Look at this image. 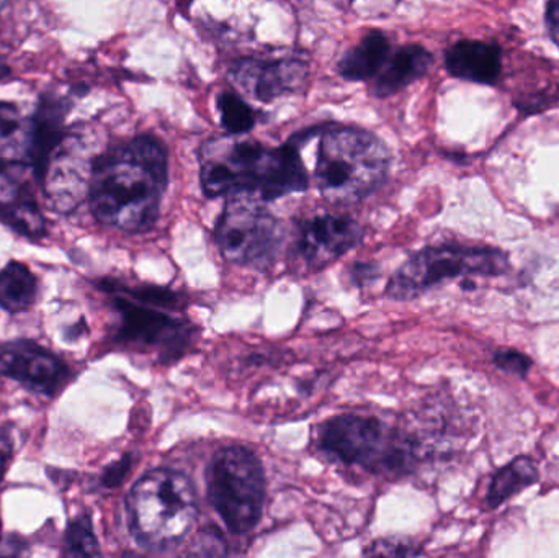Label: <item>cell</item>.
I'll use <instances>...</instances> for the list:
<instances>
[{
  "mask_svg": "<svg viewBox=\"0 0 559 558\" xmlns=\"http://www.w3.org/2000/svg\"><path fill=\"white\" fill-rule=\"evenodd\" d=\"M430 64L432 55L426 48L419 45L404 46L396 55L391 56L381 69L374 84V94L378 97L396 94L411 82L423 78L429 71Z\"/></svg>",
  "mask_w": 559,
  "mask_h": 558,
  "instance_id": "cell-16",
  "label": "cell"
},
{
  "mask_svg": "<svg viewBox=\"0 0 559 558\" xmlns=\"http://www.w3.org/2000/svg\"><path fill=\"white\" fill-rule=\"evenodd\" d=\"M509 271L511 261L501 249L460 245L429 246L394 272L388 282L386 295L393 300H414L452 278L469 275L499 277Z\"/></svg>",
  "mask_w": 559,
  "mask_h": 558,
  "instance_id": "cell-7",
  "label": "cell"
},
{
  "mask_svg": "<svg viewBox=\"0 0 559 558\" xmlns=\"http://www.w3.org/2000/svg\"><path fill=\"white\" fill-rule=\"evenodd\" d=\"M81 143L78 134H66L52 153L46 169L43 180L46 199L58 213H71L88 190Z\"/></svg>",
  "mask_w": 559,
  "mask_h": 558,
  "instance_id": "cell-12",
  "label": "cell"
},
{
  "mask_svg": "<svg viewBox=\"0 0 559 558\" xmlns=\"http://www.w3.org/2000/svg\"><path fill=\"white\" fill-rule=\"evenodd\" d=\"M131 467V459L123 458L117 464L111 465L105 471L104 477H102V484L107 488H115L123 482L124 475L128 474Z\"/></svg>",
  "mask_w": 559,
  "mask_h": 558,
  "instance_id": "cell-26",
  "label": "cell"
},
{
  "mask_svg": "<svg viewBox=\"0 0 559 558\" xmlns=\"http://www.w3.org/2000/svg\"><path fill=\"white\" fill-rule=\"evenodd\" d=\"M216 102H218L219 114H222L223 127L228 133H248L254 128V111L239 95L233 94V92H222Z\"/></svg>",
  "mask_w": 559,
  "mask_h": 558,
  "instance_id": "cell-22",
  "label": "cell"
},
{
  "mask_svg": "<svg viewBox=\"0 0 559 558\" xmlns=\"http://www.w3.org/2000/svg\"><path fill=\"white\" fill-rule=\"evenodd\" d=\"M0 223L33 241L45 238L48 233L45 216L29 197H16L0 203Z\"/></svg>",
  "mask_w": 559,
  "mask_h": 558,
  "instance_id": "cell-21",
  "label": "cell"
},
{
  "mask_svg": "<svg viewBox=\"0 0 559 558\" xmlns=\"http://www.w3.org/2000/svg\"><path fill=\"white\" fill-rule=\"evenodd\" d=\"M200 182L206 197L275 200L305 192L308 176L295 144L267 147L258 141H212L203 147Z\"/></svg>",
  "mask_w": 559,
  "mask_h": 558,
  "instance_id": "cell-2",
  "label": "cell"
},
{
  "mask_svg": "<svg viewBox=\"0 0 559 558\" xmlns=\"http://www.w3.org/2000/svg\"><path fill=\"white\" fill-rule=\"evenodd\" d=\"M361 239L364 229L348 216H312L299 223L293 254L308 271H321L357 248Z\"/></svg>",
  "mask_w": 559,
  "mask_h": 558,
  "instance_id": "cell-10",
  "label": "cell"
},
{
  "mask_svg": "<svg viewBox=\"0 0 559 558\" xmlns=\"http://www.w3.org/2000/svg\"><path fill=\"white\" fill-rule=\"evenodd\" d=\"M423 550L416 549L413 544L401 539H381L370 544L365 556H386V557H409L419 556Z\"/></svg>",
  "mask_w": 559,
  "mask_h": 558,
  "instance_id": "cell-25",
  "label": "cell"
},
{
  "mask_svg": "<svg viewBox=\"0 0 559 558\" xmlns=\"http://www.w3.org/2000/svg\"><path fill=\"white\" fill-rule=\"evenodd\" d=\"M71 110L66 98L45 94L39 97L38 107L32 120V143H29V167L36 180L43 183L49 159L66 136L64 120Z\"/></svg>",
  "mask_w": 559,
  "mask_h": 558,
  "instance_id": "cell-14",
  "label": "cell"
},
{
  "mask_svg": "<svg viewBox=\"0 0 559 558\" xmlns=\"http://www.w3.org/2000/svg\"><path fill=\"white\" fill-rule=\"evenodd\" d=\"M38 281L26 265L10 262L0 271V307L9 313H22L35 305Z\"/></svg>",
  "mask_w": 559,
  "mask_h": 558,
  "instance_id": "cell-20",
  "label": "cell"
},
{
  "mask_svg": "<svg viewBox=\"0 0 559 558\" xmlns=\"http://www.w3.org/2000/svg\"><path fill=\"white\" fill-rule=\"evenodd\" d=\"M209 500L233 534L246 536L264 513L265 472L261 459L241 446L216 452L206 471Z\"/></svg>",
  "mask_w": 559,
  "mask_h": 558,
  "instance_id": "cell-6",
  "label": "cell"
},
{
  "mask_svg": "<svg viewBox=\"0 0 559 558\" xmlns=\"http://www.w3.org/2000/svg\"><path fill=\"white\" fill-rule=\"evenodd\" d=\"M547 25L551 39L559 46V0H550L548 2Z\"/></svg>",
  "mask_w": 559,
  "mask_h": 558,
  "instance_id": "cell-27",
  "label": "cell"
},
{
  "mask_svg": "<svg viewBox=\"0 0 559 558\" xmlns=\"http://www.w3.org/2000/svg\"><path fill=\"white\" fill-rule=\"evenodd\" d=\"M128 524L144 549L167 550L189 537L199 518L195 485L182 472L154 468L127 498Z\"/></svg>",
  "mask_w": 559,
  "mask_h": 558,
  "instance_id": "cell-3",
  "label": "cell"
},
{
  "mask_svg": "<svg viewBox=\"0 0 559 558\" xmlns=\"http://www.w3.org/2000/svg\"><path fill=\"white\" fill-rule=\"evenodd\" d=\"M167 186V154L156 138H134L95 157L87 199L102 225L124 233L153 228Z\"/></svg>",
  "mask_w": 559,
  "mask_h": 558,
  "instance_id": "cell-1",
  "label": "cell"
},
{
  "mask_svg": "<svg viewBox=\"0 0 559 558\" xmlns=\"http://www.w3.org/2000/svg\"><path fill=\"white\" fill-rule=\"evenodd\" d=\"M115 297V307L121 317L118 337L123 343L157 349L170 359H177L192 340L190 327L166 313L176 307L177 295L164 288H124L105 285Z\"/></svg>",
  "mask_w": 559,
  "mask_h": 558,
  "instance_id": "cell-8",
  "label": "cell"
},
{
  "mask_svg": "<svg viewBox=\"0 0 559 558\" xmlns=\"http://www.w3.org/2000/svg\"><path fill=\"white\" fill-rule=\"evenodd\" d=\"M391 46L381 32H371L338 62V72L348 81H367L380 74L390 59Z\"/></svg>",
  "mask_w": 559,
  "mask_h": 558,
  "instance_id": "cell-17",
  "label": "cell"
},
{
  "mask_svg": "<svg viewBox=\"0 0 559 558\" xmlns=\"http://www.w3.org/2000/svg\"><path fill=\"white\" fill-rule=\"evenodd\" d=\"M390 169L388 147L374 134L355 128L322 133L316 163V183L325 200L354 205L377 192Z\"/></svg>",
  "mask_w": 559,
  "mask_h": 558,
  "instance_id": "cell-4",
  "label": "cell"
},
{
  "mask_svg": "<svg viewBox=\"0 0 559 558\" xmlns=\"http://www.w3.org/2000/svg\"><path fill=\"white\" fill-rule=\"evenodd\" d=\"M10 74L9 68L5 64H0V79L7 78Z\"/></svg>",
  "mask_w": 559,
  "mask_h": 558,
  "instance_id": "cell-29",
  "label": "cell"
},
{
  "mask_svg": "<svg viewBox=\"0 0 559 558\" xmlns=\"http://www.w3.org/2000/svg\"><path fill=\"white\" fill-rule=\"evenodd\" d=\"M0 376L51 399L64 389L71 370L45 347L32 341H13L0 346Z\"/></svg>",
  "mask_w": 559,
  "mask_h": 558,
  "instance_id": "cell-11",
  "label": "cell"
},
{
  "mask_svg": "<svg viewBox=\"0 0 559 558\" xmlns=\"http://www.w3.org/2000/svg\"><path fill=\"white\" fill-rule=\"evenodd\" d=\"M233 81L261 102H271L293 92L306 78V66L295 59L258 61L245 59L231 71Z\"/></svg>",
  "mask_w": 559,
  "mask_h": 558,
  "instance_id": "cell-13",
  "label": "cell"
},
{
  "mask_svg": "<svg viewBox=\"0 0 559 558\" xmlns=\"http://www.w3.org/2000/svg\"><path fill=\"white\" fill-rule=\"evenodd\" d=\"M318 446L332 461L381 477H403L419 461V444L380 419L341 415L319 426Z\"/></svg>",
  "mask_w": 559,
  "mask_h": 558,
  "instance_id": "cell-5",
  "label": "cell"
},
{
  "mask_svg": "<svg viewBox=\"0 0 559 558\" xmlns=\"http://www.w3.org/2000/svg\"><path fill=\"white\" fill-rule=\"evenodd\" d=\"M540 478L537 462L528 455L515 458L511 464L496 472L488 490V504L491 508L501 507L509 498L524 491L525 488L537 484Z\"/></svg>",
  "mask_w": 559,
  "mask_h": 558,
  "instance_id": "cell-19",
  "label": "cell"
},
{
  "mask_svg": "<svg viewBox=\"0 0 559 558\" xmlns=\"http://www.w3.org/2000/svg\"><path fill=\"white\" fill-rule=\"evenodd\" d=\"M501 48L495 43L463 39L447 52L450 74L478 84H495L501 74Z\"/></svg>",
  "mask_w": 559,
  "mask_h": 558,
  "instance_id": "cell-15",
  "label": "cell"
},
{
  "mask_svg": "<svg viewBox=\"0 0 559 558\" xmlns=\"http://www.w3.org/2000/svg\"><path fill=\"white\" fill-rule=\"evenodd\" d=\"M495 364L502 372L512 373V376L518 377L527 376L532 367H534L531 357L514 349L499 351V353H496Z\"/></svg>",
  "mask_w": 559,
  "mask_h": 558,
  "instance_id": "cell-24",
  "label": "cell"
},
{
  "mask_svg": "<svg viewBox=\"0 0 559 558\" xmlns=\"http://www.w3.org/2000/svg\"><path fill=\"white\" fill-rule=\"evenodd\" d=\"M213 238L229 262L262 271L277 261L285 229L252 197H233L216 222Z\"/></svg>",
  "mask_w": 559,
  "mask_h": 558,
  "instance_id": "cell-9",
  "label": "cell"
},
{
  "mask_svg": "<svg viewBox=\"0 0 559 558\" xmlns=\"http://www.w3.org/2000/svg\"><path fill=\"white\" fill-rule=\"evenodd\" d=\"M32 123L12 104H0V169L5 173L13 166H29Z\"/></svg>",
  "mask_w": 559,
  "mask_h": 558,
  "instance_id": "cell-18",
  "label": "cell"
},
{
  "mask_svg": "<svg viewBox=\"0 0 559 558\" xmlns=\"http://www.w3.org/2000/svg\"><path fill=\"white\" fill-rule=\"evenodd\" d=\"M12 442L9 438H0V482L7 472L10 459H12Z\"/></svg>",
  "mask_w": 559,
  "mask_h": 558,
  "instance_id": "cell-28",
  "label": "cell"
},
{
  "mask_svg": "<svg viewBox=\"0 0 559 558\" xmlns=\"http://www.w3.org/2000/svg\"><path fill=\"white\" fill-rule=\"evenodd\" d=\"M66 546H68V553L71 554V556H100L102 553L100 549H98L94 526H92V520L87 514L75 518V520L69 524L68 533H66Z\"/></svg>",
  "mask_w": 559,
  "mask_h": 558,
  "instance_id": "cell-23",
  "label": "cell"
}]
</instances>
